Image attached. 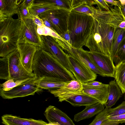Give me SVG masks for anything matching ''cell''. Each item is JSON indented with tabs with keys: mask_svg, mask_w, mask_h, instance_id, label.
<instances>
[{
	"mask_svg": "<svg viewBox=\"0 0 125 125\" xmlns=\"http://www.w3.org/2000/svg\"><path fill=\"white\" fill-rule=\"evenodd\" d=\"M125 37V29L116 28L113 36L111 53V57L113 60L116 55L119 44Z\"/></svg>",
	"mask_w": 125,
	"mask_h": 125,
	"instance_id": "cell-25",
	"label": "cell"
},
{
	"mask_svg": "<svg viewBox=\"0 0 125 125\" xmlns=\"http://www.w3.org/2000/svg\"><path fill=\"white\" fill-rule=\"evenodd\" d=\"M65 101L75 106H86L99 102L95 99L85 94L72 96L67 99Z\"/></svg>",
	"mask_w": 125,
	"mask_h": 125,
	"instance_id": "cell-22",
	"label": "cell"
},
{
	"mask_svg": "<svg viewBox=\"0 0 125 125\" xmlns=\"http://www.w3.org/2000/svg\"><path fill=\"white\" fill-rule=\"evenodd\" d=\"M37 31L40 35L49 36L63 41H65L56 32L45 25L38 27Z\"/></svg>",
	"mask_w": 125,
	"mask_h": 125,
	"instance_id": "cell-29",
	"label": "cell"
},
{
	"mask_svg": "<svg viewBox=\"0 0 125 125\" xmlns=\"http://www.w3.org/2000/svg\"><path fill=\"white\" fill-rule=\"evenodd\" d=\"M113 61L116 65L119 62H125V37L119 44Z\"/></svg>",
	"mask_w": 125,
	"mask_h": 125,
	"instance_id": "cell-28",
	"label": "cell"
},
{
	"mask_svg": "<svg viewBox=\"0 0 125 125\" xmlns=\"http://www.w3.org/2000/svg\"><path fill=\"white\" fill-rule=\"evenodd\" d=\"M55 5L59 8L71 10V0H51Z\"/></svg>",
	"mask_w": 125,
	"mask_h": 125,
	"instance_id": "cell-32",
	"label": "cell"
},
{
	"mask_svg": "<svg viewBox=\"0 0 125 125\" xmlns=\"http://www.w3.org/2000/svg\"><path fill=\"white\" fill-rule=\"evenodd\" d=\"M107 109L105 107L103 111L97 115L92 122L88 125H119V124L116 122L108 119Z\"/></svg>",
	"mask_w": 125,
	"mask_h": 125,
	"instance_id": "cell-26",
	"label": "cell"
},
{
	"mask_svg": "<svg viewBox=\"0 0 125 125\" xmlns=\"http://www.w3.org/2000/svg\"><path fill=\"white\" fill-rule=\"evenodd\" d=\"M65 41L70 44L71 40L68 30L60 36Z\"/></svg>",
	"mask_w": 125,
	"mask_h": 125,
	"instance_id": "cell-39",
	"label": "cell"
},
{
	"mask_svg": "<svg viewBox=\"0 0 125 125\" xmlns=\"http://www.w3.org/2000/svg\"><path fill=\"white\" fill-rule=\"evenodd\" d=\"M34 1V0H22L21 4L28 8L32 5Z\"/></svg>",
	"mask_w": 125,
	"mask_h": 125,
	"instance_id": "cell-40",
	"label": "cell"
},
{
	"mask_svg": "<svg viewBox=\"0 0 125 125\" xmlns=\"http://www.w3.org/2000/svg\"><path fill=\"white\" fill-rule=\"evenodd\" d=\"M44 114L49 123H56L60 125H75L65 113L54 106L48 107Z\"/></svg>",
	"mask_w": 125,
	"mask_h": 125,
	"instance_id": "cell-14",
	"label": "cell"
},
{
	"mask_svg": "<svg viewBox=\"0 0 125 125\" xmlns=\"http://www.w3.org/2000/svg\"><path fill=\"white\" fill-rule=\"evenodd\" d=\"M2 123L5 125H46L47 123L42 120L21 118L6 114L1 117Z\"/></svg>",
	"mask_w": 125,
	"mask_h": 125,
	"instance_id": "cell-16",
	"label": "cell"
},
{
	"mask_svg": "<svg viewBox=\"0 0 125 125\" xmlns=\"http://www.w3.org/2000/svg\"></svg>",
	"mask_w": 125,
	"mask_h": 125,
	"instance_id": "cell-43",
	"label": "cell"
},
{
	"mask_svg": "<svg viewBox=\"0 0 125 125\" xmlns=\"http://www.w3.org/2000/svg\"><path fill=\"white\" fill-rule=\"evenodd\" d=\"M37 48L32 45L26 43H18L17 49L20 56L21 62L28 71L32 72L33 59Z\"/></svg>",
	"mask_w": 125,
	"mask_h": 125,
	"instance_id": "cell-13",
	"label": "cell"
},
{
	"mask_svg": "<svg viewBox=\"0 0 125 125\" xmlns=\"http://www.w3.org/2000/svg\"><path fill=\"white\" fill-rule=\"evenodd\" d=\"M105 107L104 105L100 102L86 106L83 110L74 115L73 120L78 122L91 118L103 111Z\"/></svg>",
	"mask_w": 125,
	"mask_h": 125,
	"instance_id": "cell-19",
	"label": "cell"
},
{
	"mask_svg": "<svg viewBox=\"0 0 125 125\" xmlns=\"http://www.w3.org/2000/svg\"><path fill=\"white\" fill-rule=\"evenodd\" d=\"M115 67V80L123 94H125V62H119Z\"/></svg>",
	"mask_w": 125,
	"mask_h": 125,
	"instance_id": "cell-24",
	"label": "cell"
},
{
	"mask_svg": "<svg viewBox=\"0 0 125 125\" xmlns=\"http://www.w3.org/2000/svg\"><path fill=\"white\" fill-rule=\"evenodd\" d=\"M95 2L98 6V8H97L100 10H103L104 9L105 10L109 11L110 7L107 3L105 0H94Z\"/></svg>",
	"mask_w": 125,
	"mask_h": 125,
	"instance_id": "cell-34",
	"label": "cell"
},
{
	"mask_svg": "<svg viewBox=\"0 0 125 125\" xmlns=\"http://www.w3.org/2000/svg\"><path fill=\"white\" fill-rule=\"evenodd\" d=\"M108 4L114 5L115 6L119 7L121 5V2L119 0H105Z\"/></svg>",
	"mask_w": 125,
	"mask_h": 125,
	"instance_id": "cell-38",
	"label": "cell"
},
{
	"mask_svg": "<svg viewBox=\"0 0 125 125\" xmlns=\"http://www.w3.org/2000/svg\"><path fill=\"white\" fill-rule=\"evenodd\" d=\"M121 2V5L118 8L122 15L125 20V0H119Z\"/></svg>",
	"mask_w": 125,
	"mask_h": 125,
	"instance_id": "cell-36",
	"label": "cell"
},
{
	"mask_svg": "<svg viewBox=\"0 0 125 125\" xmlns=\"http://www.w3.org/2000/svg\"><path fill=\"white\" fill-rule=\"evenodd\" d=\"M31 79L28 78L23 80H16L14 79L9 80L3 83L0 84V90L4 91H9Z\"/></svg>",
	"mask_w": 125,
	"mask_h": 125,
	"instance_id": "cell-27",
	"label": "cell"
},
{
	"mask_svg": "<svg viewBox=\"0 0 125 125\" xmlns=\"http://www.w3.org/2000/svg\"><path fill=\"white\" fill-rule=\"evenodd\" d=\"M107 112L108 117L125 114V101L115 107L108 108Z\"/></svg>",
	"mask_w": 125,
	"mask_h": 125,
	"instance_id": "cell-30",
	"label": "cell"
},
{
	"mask_svg": "<svg viewBox=\"0 0 125 125\" xmlns=\"http://www.w3.org/2000/svg\"><path fill=\"white\" fill-rule=\"evenodd\" d=\"M93 23L92 16L71 10L68 30L72 47L79 49L85 46L91 34Z\"/></svg>",
	"mask_w": 125,
	"mask_h": 125,
	"instance_id": "cell-3",
	"label": "cell"
},
{
	"mask_svg": "<svg viewBox=\"0 0 125 125\" xmlns=\"http://www.w3.org/2000/svg\"><path fill=\"white\" fill-rule=\"evenodd\" d=\"M33 19L35 23L38 27H42L44 26L42 20L38 16H33Z\"/></svg>",
	"mask_w": 125,
	"mask_h": 125,
	"instance_id": "cell-37",
	"label": "cell"
},
{
	"mask_svg": "<svg viewBox=\"0 0 125 125\" xmlns=\"http://www.w3.org/2000/svg\"><path fill=\"white\" fill-rule=\"evenodd\" d=\"M71 72L76 79L82 83L95 80L97 75L92 70L69 54H68Z\"/></svg>",
	"mask_w": 125,
	"mask_h": 125,
	"instance_id": "cell-10",
	"label": "cell"
},
{
	"mask_svg": "<svg viewBox=\"0 0 125 125\" xmlns=\"http://www.w3.org/2000/svg\"><path fill=\"white\" fill-rule=\"evenodd\" d=\"M20 20L18 43H28L42 49L40 35L37 31L38 26L33 19Z\"/></svg>",
	"mask_w": 125,
	"mask_h": 125,
	"instance_id": "cell-7",
	"label": "cell"
},
{
	"mask_svg": "<svg viewBox=\"0 0 125 125\" xmlns=\"http://www.w3.org/2000/svg\"><path fill=\"white\" fill-rule=\"evenodd\" d=\"M36 82L40 88L48 90L60 88L63 86L66 82L59 79L49 77L37 78Z\"/></svg>",
	"mask_w": 125,
	"mask_h": 125,
	"instance_id": "cell-23",
	"label": "cell"
},
{
	"mask_svg": "<svg viewBox=\"0 0 125 125\" xmlns=\"http://www.w3.org/2000/svg\"><path fill=\"white\" fill-rule=\"evenodd\" d=\"M41 19L42 20L45 26L51 29L53 31V29L51 24L50 22L47 19Z\"/></svg>",
	"mask_w": 125,
	"mask_h": 125,
	"instance_id": "cell-41",
	"label": "cell"
},
{
	"mask_svg": "<svg viewBox=\"0 0 125 125\" xmlns=\"http://www.w3.org/2000/svg\"><path fill=\"white\" fill-rule=\"evenodd\" d=\"M72 10L92 16L95 8L94 0H71Z\"/></svg>",
	"mask_w": 125,
	"mask_h": 125,
	"instance_id": "cell-17",
	"label": "cell"
},
{
	"mask_svg": "<svg viewBox=\"0 0 125 125\" xmlns=\"http://www.w3.org/2000/svg\"><path fill=\"white\" fill-rule=\"evenodd\" d=\"M58 9L59 8L56 7L51 0H34L28 8L29 13L33 16H37L46 11Z\"/></svg>",
	"mask_w": 125,
	"mask_h": 125,
	"instance_id": "cell-18",
	"label": "cell"
},
{
	"mask_svg": "<svg viewBox=\"0 0 125 125\" xmlns=\"http://www.w3.org/2000/svg\"><path fill=\"white\" fill-rule=\"evenodd\" d=\"M40 36L42 49L50 54L65 68L71 72L68 55L64 52L55 38L49 36L42 35Z\"/></svg>",
	"mask_w": 125,
	"mask_h": 125,
	"instance_id": "cell-9",
	"label": "cell"
},
{
	"mask_svg": "<svg viewBox=\"0 0 125 125\" xmlns=\"http://www.w3.org/2000/svg\"><path fill=\"white\" fill-rule=\"evenodd\" d=\"M21 20L12 17L0 20V56L4 57L17 49Z\"/></svg>",
	"mask_w": 125,
	"mask_h": 125,
	"instance_id": "cell-4",
	"label": "cell"
},
{
	"mask_svg": "<svg viewBox=\"0 0 125 125\" xmlns=\"http://www.w3.org/2000/svg\"><path fill=\"white\" fill-rule=\"evenodd\" d=\"M108 86L100 88H83L84 94L95 99L102 104L105 105L108 94Z\"/></svg>",
	"mask_w": 125,
	"mask_h": 125,
	"instance_id": "cell-21",
	"label": "cell"
},
{
	"mask_svg": "<svg viewBox=\"0 0 125 125\" xmlns=\"http://www.w3.org/2000/svg\"><path fill=\"white\" fill-rule=\"evenodd\" d=\"M22 1L0 0V20L17 14L18 6Z\"/></svg>",
	"mask_w": 125,
	"mask_h": 125,
	"instance_id": "cell-15",
	"label": "cell"
},
{
	"mask_svg": "<svg viewBox=\"0 0 125 125\" xmlns=\"http://www.w3.org/2000/svg\"><path fill=\"white\" fill-rule=\"evenodd\" d=\"M34 74L27 70L21 61L17 49L5 57L0 59V79L8 80L11 79L23 80L35 77Z\"/></svg>",
	"mask_w": 125,
	"mask_h": 125,
	"instance_id": "cell-5",
	"label": "cell"
},
{
	"mask_svg": "<svg viewBox=\"0 0 125 125\" xmlns=\"http://www.w3.org/2000/svg\"><path fill=\"white\" fill-rule=\"evenodd\" d=\"M118 27L125 29V20H124L118 26Z\"/></svg>",
	"mask_w": 125,
	"mask_h": 125,
	"instance_id": "cell-42",
	"label": "cell"
},
{
	"mask_svg": "<svg viewBox=\"0 0 125 125\" xmlns=\"http://www.w3.org/2000/svg\"><path fill=\"white\" fill-rule=\"evenodd\" d=\"M32 68L37 79L49 77L64 82L76 80L72 72L42 48H37L34 57Z\"/></svg>",
	"mask_w": 125,
	"mask_h": 125,
	"instance_id": "cell-2",
	"label": "cell"
},
{
	"mask_svg": "<svg viewBox=\"0 0 125 125\" xmlns=\"http://www.w3.org/2000/svg\"><path fill=\"white\" fill-rule=\"evenodd\" d=\"M71 10L58 9L48 11L39 15L41 19H47L50 22L53 31L60 36L68 30V25Z\"/></svg>",
	"mask_w": 125,
	"mask_h": 125,
	"instance_id": "cell-6",
	"label": "cell"
},
{
	"mask_svg": "<svg viewBox=\"0 0 125 125\" xmlns=\"http://www.w3.org/2000/svg\"><path fill=\"white\" fill-rule=\"evenodd\" d=\"M95 63L106 77L114 78L115 67L111 57L101 52L88 51Z\"/></svg>",
	"mask_w": 125,
	"mask_h": 125,
	"instance_id": "cell-12",
	"label": "cell"
},
{
	"mask_svg": "<svg viewBox=\"0 0 125 125\" xmlns=\"http://www.w3.org/2000/svg\"><path fill=\"white\" fill-rule=\"evenodd\" d=\"M108 118L110 120L115 121L119 124L125 123V114Z\"/></svg>",
	"mask_w": 125,
	"mask_h": 125,
	"instance_id": "cell-35",
	"label": "cell"
},
{
	"mask_svg": "<svg viewBox=\"0 0 125 125\" xmlns=\"http://www.w3.org/2000/svg\"><path fill=\"white\" fill-rule=\"evenodd\" d=\"M82 83L76 80L66 82L61 87L48 90L55 97H58L59 101H65L67 99L79 94H83Z\"/></svg>",
	"mask_w": 125,
	"mask_h": 125,
	"instance_id": "cell-11",
	"label": "cell"
},
{
	"mask_svg": "<svg viewBox=\"0 0 125 125\" xmlns=\"http://www.w3.org/2000/svg\"><path fill=\"white\" fill-rule=\"evenodd\" d=\"M94 23L91 34L85 46L90 51L101 52L111 57L115 29L124 20L119 8L109 11L95 9L92 15Z\"/></svg>",
	"mask_w": 125,
	"mask_h": 125,
	"instance_id": "cell-1",
	"label": "cell"
},
{
	"mask_svg": "<svg viewBox=\"0 0 125 125\" xmlns=\"http://www.w3.org/2000/svg\"><path fill=\"white\" fill-rule=\"evenodd\" d=\"M35 77L23 82L7 91L0 90V95L4 99H11L33 95L36 92L42 91L36 82Z\"/></svg>",
	"mask_w": 125,
	"mask_h": 125,
	"instance_id": "cell-8",
	"label": "cell"
},
{
	"mask_svg": "<svg viewBox=\"0 0 125 125\" xmlns=\"http://www.w3.org/2000/svg\"><path fill=\"white\" fill-rule=\"evenodd\" d=\"M108 89V97L104 105L109 108L115 104L123 94L115 80L109 82Z\"/></svg>",
	"mask_w": 125,
	"mask_h": 125,
	"instance_id": "cell-20",
	"label": "cell"
},
{
	"mask_svg": "<svg viewBox=\"0 0 125 125\" xmlns=\"http://www.w3.org/2000/svg\"><path fill=\"white\" fill-rule=\"evenodd\" d=\"M83 88H100L108 86V84H104L94 80L82 83Z\"/></svg>",
	"mask_w": 125,
	"mask_h": 125,
	"instance_id": "cell-33",
	"label": "cell"
},
{
	"mask_svg": "<svg viewBox=\"0 0 125 125\" xmlns=\"http://www.w3.org/2000/svg\"><path fill=\"white\" fill-rule=\"evenodd\" d=\"M17 14L18 18L20 19H33V17L29 13L28 8L22 5L21 3L18 6Z\"/></svg>",
	"mask_w": 125,
	"mask_h": 125,
	"instance_id": "cell-31",
	"label": "cell"
}]
</instances>
